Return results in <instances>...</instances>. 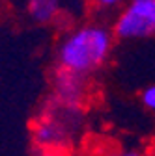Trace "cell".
<instances>
[{"label": "cell", "mask_w": 155, "mask_h": 156, "mask_svg": "<svg viewBox=\"0 0 155 156\" xmlns=\"http://www.w3.org/2000/svg\"><path fill=\"white\" fill-rule=\"evenodd\" d=\"M112 30L118 41H144L155 37V0H125L116 11Z\"/></svg>", "instance_id": "obj_2"}, {"label": "cell", "mask_w": 155, "mask_h": 156, "mask_svg": "<svg viewBox=\"0 0 155 156\" xmlns=\"http://www.w3.org/2000/svg\"><path fill=\"white\" fill-rule=\"evenodd\" d=\"M43 156H47V154H43Z\"/></svg>", "instance_id": "obj_9"}, {"label": "cell", "mask_w": 155, "mask_h": 156, "mask_svg": "<svg viewBox=\"0 0 155 156\" xmlns=\"http://www.w3.org/2000/svg\"><path fill=\"white\" fill-rule=\"evenodd\" d=\"M2 2H4V0H0V9H2Z\"/></svg>", "instance_id": "obj_8"}, {"label": "cell", "mask_w": 155, "mask_h": 156, "mask_svg": "<svg viewBox=\"0 0 155 156\" xmlns=\"http://www.w3.org/2000/svg\"><path fill=\"white\" fill-rule=\"evenodd\" d=\"M51 86H52L51 101L54 106L81 112V108L88 101L90 78H86V76H81L77 73L56 67L52 73V84Z\"/></svg>", "instance_id": "obj_3"}, {"label": "cell", "mask_w": 155, "mask_h": 156, "mask_svg": "<svg viewBox=\"0 0 155 156\" xmlns=\"http://www.w3.org/2000/svg\"><path fill=\"white\" fill-rule=\"evenodd\" d=\"M116 35L112 24L103 21H82L62 32L54 48V63L81 76L92 78L110 60Z\"/></svg>", "instance_id": "obj_1"}, {"label": "cell", "mask_w": 155, "mask_h": 156, "mask_svg": "<svg viewBox=\"0 0 155 156\" xmlns=\"http://www.w3.org/2000/svg\"><path fill=\"white\" fill-rule=\"evenodd\" d=\"M108 156H140V152L138 151H120V152H114Z\"/></svg>", "instance_id": "obj_7"}, {"label": "cell", "mask_w": 155, "mask_h": 156, "mask_svg": "<svg viewBox=\"0 0 155 156\" xmlns=\"http://www.w3.org/2000/svg\"><path fill=\"white\" fill-rule=\"evenodd\" d=\"M140 102H142V106L146 110L155 112V84H151V86H148V87L142 89V93H140Z\"/></svg>", "instance_id": "obj_6"}, {"label": "cell", "mask_w": 155, "mask_h": 156, "mask_svg": "<svg viewBox=\"0 0 155 156\" xmlns=\"http://www.w3.org/2000/svg\"><path fill=\"white\" fill-rule=\"evenodd\" d=\"M92 9H95L97 13H112V11H118L125 0H88Z\"/></svg>", "instance_id": "obj_5"}, {"label": "cell", "mask_w": 155, "mask_h": 156, "mask_svg": "<svg viewBox=\"0 0 155 156\" xmlns=\"http://www.w3.org/2000/svg\"><path fill=\"white\" fill-rule=\"evenodd\" d=\"M66 13V0H25V15L36 26H54Z\"/></svg>", "instance_id": "obj_4"}]
</instances>
